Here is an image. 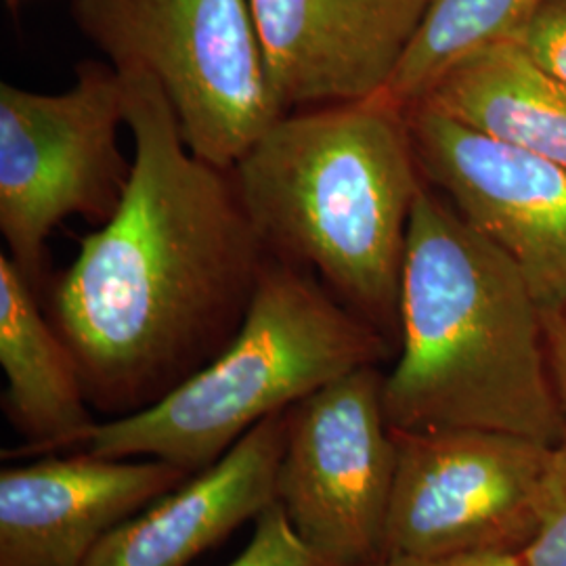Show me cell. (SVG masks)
<instances>
[{
  "label": "cell",
  "mask_w": 566,
  "mask_h": 566,
  "mask_svg": "<svg viewBox=\"0 0 566 566\" xmlns=\"http://www.w3.org/2000/svg\"><path fill=\"white\" fill-rule=\"evenodd\" d=\"M122 76L130 181L53 285L49 313L107 420L163 401L221 355L271 259L231 170L187 147L158 82Z\"/></svg>",
  "instance_id": "cell-1"
},
{
  "label": "cell",
  "mask_w": 566,
  "mask_h": 566,
  "mask_svg": "<svg viewBox=\"0 0 566 566\" xmlns=\"http://www.w3.org/2000/svg\"><path fill=\"white\" fill-rule=\"evenodd\" d=\"M388 424L483 428L566 441L547 367L544 308L523 273L426 185L413 206Z\"/></svg>",
  "instance_id": "cell-2"
},
{
  "label": "cell",
  "mask_w": 566,
  "mask_h": 566,
  "mask_svg": "<svg viewBox=\"0 0 566 566\" xmlns=\"http://www.w3.org/2000/svg\"><path fill=\"white\" fill-rule=\"evenodd\" d=\"M271 256L399 340L407 235L426 187L407 109L386 95L285 112L231 168Z\"/></svg>",
  "instance_id": "cell-3"
},
{
  "label": "cell",
  "mask_w": 566,
  "mask_h": 566,
  "mask_svg": "<svg viewBox=\"0 0 566 566\" xmlns=\"http://www.w3.org/2000/svg\"><path fill=\"white\" fill-rule=\"evenodd\" d=\"M388 350L385 336L315 273L271 256L242 327L223 353L163 401L102 420L82 451L164 460L196 474L269 416L355 369L380 364Z\"/></svg>",
  "instance_id": "cell-4"
},
{
  "label": "cell",
  "mask_w": 566,
  "mask_h": 566,
  "mask_svg": "<svg viewBox=\"0 0 566 566\" xmlns=\"http://www.w3.org/2000/svg\"><path fill=\"white\" fill-rule=\"evenodd\" d=\"M72 11L114 70L158 82L206 163L231 170L285 114L248 0H74Z\"/></svg>",
  "instance_id": "cell-5"
},
{
  "label": "cell",
  "mask_w": 566,
  "mask_h": 566,
  "mask_svg": "<svg viewBox=\"0 0 566 566\" xmlns=\"http://www.w3.org/2000/svg\"><path fill=\"white\" fill-rule=\"evenodd\" d=\"M126 102L124 76L97 61L63 93L0 84V233L34 292L53 229L67 217L102 227L120 206L133 170L118 145Z\"/></svg>",
  "instance_id": "cell-6"
},
{
  "label": "cell",
  "mask_w": 566,
  "mask_h": 566,
  "mask_svg": "<svg viewBox=\"0 0 566 566\" xmlns=\"http://www.w3.org/2000/svg\"><path fill=\"white\" fill-rule=\"evenodd\" d=\"M390 430L397 468L382 558L521 554L531 544L554 447L483 428Z\"/></svg>",
  "instance_id": "cell-7"
},
{
  "label": "cell",
  "mask_w": 566,
  "mask_h": 566,
  "mask_svg": "<svg viewBox=\"0 0 566 566\" xmlns=\"http://www.w3.org/2000/svg\"><path fill=\"white\" fill-rule=\"evenodd\" d=\"M382 385L369 365L287 409L275 502L304 544L334 565L382 558L397 468Z\"/></svg>",
  "instance_id": "cell-8"
},
{
  "label": "cell",
  "mask_w": 566,
  "mask_h": 566,
  "mask_svg": "<svg viewBox=\"0 0 566 566\" xmlns=\"http://www.w3.org/2000/svg\"><path fill=\"white\" fill-rule=\"evenodd\" d=\"M407 126L426 185L523 273L547 311L566 303V168L416 103Z\"/></svg>",
  "instance_id": "cell-9"
},
{
  "label": "cell",
  "mask_w": 566,
  "mask_h": 566,
  "mask_svg": "<svg viewBox=\"0 0 566 566\" xmlns=\"http://www.w3.org/2000/svg\"><path fill=\"white\" fill-rule=\"evenodd\" d=\"M285 112L382 95L428 0H248Z\"/></svg>",
  "instance_id": "cell-10"
},
{
  "label": "cell",
  "mask_w": 566,
  "mask_h": 566,
  "mask_svg": "<svg viewBox=\"0 0 566 566\" xmlns=\"http://www.w3.org/2000/svg\"><path fill=\"white\" fill-rule=\"evenodd\" d=\"M189 476L164 460H114L88 451L4 465L0 566H86L116 526Z\"/></svg>",
  "instance_id": "cell-11"
},
{
  "label": "cell",
  "mask_w": 566,
  "mask_h": 566,
  "mask_svg": "<svg viewBox=\"0 0 566 566\" xmlns=\"http://www.w3.org/2000/svg\"><path fill=\"white\" fill-rule=\"evenodd\" d=\"M287 409L248 430L219 462L116 526L86 566H187L275 502Z\"/></svg>",
  "instance_id": "cell-12"
},
{
  "label": "cell",
  "mask_w": 566,
  "mask_h": 566,
  "mask_svg": "<svg viewBox=\"0 0 566 566\" xmlns=\"http://www.w3.org/2000/svg\"><path fill=\"white\" fill-rule=\"evenodd\" d=\"M0 365L2 407L25 441L11 455L88 446L102 420L93 416L76 359L7 254H0Z\"/></svg>",
  "instance_id": "cell-13"
},
{
  "label": "cell",
  "mask_w": 566,
  "mask_h": 566,
  "mask_svg": "<svg viewBox=\"0 0 566 566\" xmlns=\"http://www.w3.org/2000/svg\"><path fill=\"white\" fill-rule=\"evenodd\" d=\"M418 103L566 168V82L521 42H497L458 61Z\"/></svg>",
  "instance_id": "cell-14"
},
{
  "label": "cell",
  "mask_w": 566,
  "mask_h": 566,
  "mask_svg": "<svg viewBox=\"0 0 566 566\" xmlns=\"http://www.w3.org/2000/svg\"><path fill=\"white\" fill-rule=\"evenodd\" d=\"M544 0H428L424 18L386 88L409 107L451 65L497 42L518 41Z\"/></svg>",
  "instance_id": "cell-15"
},
{
  "label": "cell",
  "mask_w": 566,
  "mask_h": 566,
  "mask_svg": "<svg viewBox=\"0 0 566 566\" xmlns=\"http://www.w3.org/2000/svg\"><path fill=\"white\" fill-rule=\"evenodd\" d=\"M224 566H338L315 552L287 521L283 507L271 502L254 521V533L242 554Z\"/></svg>",
  "instance_id": "cell-16"
},
{
  "label": "cell",
  "mask_w": 566,
  "mask_h": 566,
  "mask_svg": "<svg viewBox=\"0 0 566 566\" xmlns=\"http://www.w3.org/2000/svg\"><path fill=\"white\" fill-rule=\"evenodd\" d=\"M518 556L525 566H566V441L552 451L539 526Z\"/></svg>",
  "instance_id": "cell-17"
},
{
  "label": "cell",
  "mask_w": 566,
  "mask_h": 566,
  "mask_svg": "<svg viewBox=\"0 0 566 566\" xmlns=\"http://www.w3.org/2000/svg\"><path fill=\"white\" fill-rule=\"evenodd\" d=\"M516 42L542 67L566 82V0H544Z\"/></svg>",
  "instance_id": "cell-18"
},
{
  "label": "cell",
  "mask_w": 566,
  "mask_h": 566,
  "mask_svg": "<svg viewBox=\"0 0 566 566\" xmlns=\"http://www.w3.org/2000/svg\"><path fill=\"white\" fill-rule=\"evenodd\" d=\"M547 367L566 422V303L544 311Z\"/></svg>",
  "instance_id": "cell-19"
},
{
  "label": "cell",
  "mask_w": 566,
  "mask_h": 566,
  "mask_svg": "<svg viewBox=\"0 0 566 566\" xmlns=\"http://www.w3.org/2000/svg\"><path fill=\"white\" fill-rule=\"evenodd\" d=\"M371 566H525L518 554H453V556H390Z\"/></svg>",
  "instance_id": "cell-20"
}]
</instances>
